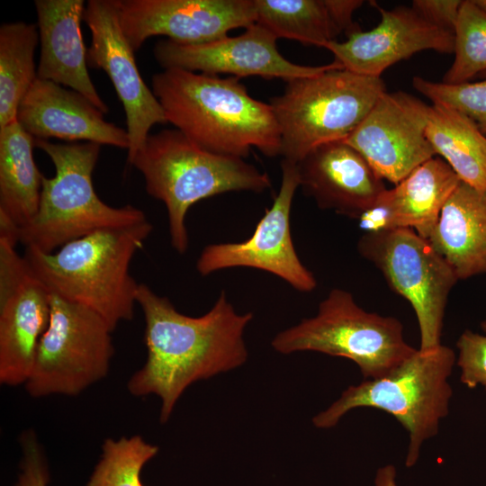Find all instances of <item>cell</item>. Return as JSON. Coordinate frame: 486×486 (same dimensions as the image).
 Instances as JSON below:
<instances>
[{
    "instance_id": "3957f363",
    "label": "cell",
    "mask_w": 486,
    "mask_h": 486,
    "mask_svg": "<svg viewBox=\"0 0 486 486\" xmlns=\"http://www.w3.org/2000/svg\"><path fill=\"white\" fill-rule=\"evenodd\" d=\"M152 230L146 220L94 231L52 253L28 247L22 256L50 293L92 310L113 330L134 316L139 284L130 266Z\"/></svg>"
},
{
    "instance_id": "7402d4cb",
    "label": "cell",
    "mask_w": 486,
    "mask_h": 486,
    "mask_svg": "<svg viewBox=\"0 0 486 486\" xmlns=\"http://www.w3.org/2000/svg\"><path fill=\"white\" fill-rule=\"evenodd\" d=\"M427 239L458 280L486 274V189L461 181Z\"/></svg>"
},
{
    "instance_id": "8fae6325",
    "label": "cell",
    "mask_w": 486,
    "mask_h": 486,
    "mask_svg": "<svg viewBox=\"0 0 486 486\" xmlns=\"http://www.w3.org/2000/svg\"><path fill=\"white\" fill-rule=\"evenodd\" d=\"M281 186L253 234L241 242L206 246L196 261V270L206 276L233 267H250L273 274L302 292L317 287L313 274L302 264L291 234L290 215L300 186L297 165L283 159Z\"/></svg>"
},
{
    "instance_id": "ba28073f",
    "label": "cell",
    "mask_w": 486,
    "mask_h": 486,
    "mask_svg": "<svg viewBox=\"0 0 486 486\" xmlns=\"http://www.w3.org/2000/svg\"><path fill=\"white\" fill-rule=\"evenodd\" d=\"M272 346L282 354L315 351L347 358L367 380L389 374L416 350L404 339L399 320L364 310L338 288L320 303L316 316L279 332Z\"/></svg>"
},
{
    "instance_id": "484cf974",
    "label": "cell",
    "mask_w": 486,
    "mask_h": 486,
    "mask_svg": "<svg viewBox=\"0 0 486 486\" xmlns=\"http://www.w3.org/2000/svg\"><path fill=\"white\" fill-rule=\"evenodd\" d=\"M38 27L23 22L0 26V128L16 120L18 107L36 79Z\"/></svg>"
},
{
    "instance_id": "cb8c5ba5",
    "label": "cell",
    "mask_w": 486,
    "mask_h": 486,
    "mask_svg": "<svg viewBox=\"0 0 486 486\" xmlns=\"http://www.w3.org/2000/svg\"><path fill=\"white\" fill-rule=\"evenodd\" d=\"M426 136L462 182L486 189V136L462 112L440 104L428 112Z\"/></svg>"
},
{
    "instance_id": "30bf717a",
    "label": "cell",
    "mask_w": 486,
    "mask_h": 486,
    "mask_svg": "<svg viewBox=\"0 0 486 486\" xmlns=\"http://www.w3.org/2000/svg\"><path fill=\"white\" fill-rule=\"evenodd\" d=\"M357 248L410 303L418 323L419 348L439 346L448 295L458 281L448 263L411 229L365 233Z\"/></svg>"
},
{
    "instance_id": "603a6c76",
    "label": "cell",
    "mask_w": 486,
    "mask_h": 486,
    "mask_svg": "<svg viewBox=\"0 0 486 486\" xmlns=\"http://www.w3.org/2000/svg\"><path fill=\"white\" fill-rule=\"evenodd\" d=\"M35 139L15 120L0 128V220L27 223L39 206L42 178L33 157Z\"/></svg>"
},
{
    "instance_id": "836d02e7",
    "label": "cell",
    "mask_w": 486,
    "mask_h": 486,
    "mask_svg": "<svg viewBox=\"0 0 486 486\" xmlns=\"http://www.w3.org/2000/svg\"><path fill=\"white\" fill-rule=\"evenodd\" d=\"M475 4H477L481 9L486 12V0H473Z\"/></svg>"
},
{
    "instance_id": "4fadbf2b",
    "label": "cell",
    "mask_w": 486,
    "mask_h": 486,
    "mask_svg": "<svg viewBox=\"0 0 486 486\" xmlns=\"http://www.w3.org/2000/svg\"><path fill=\"white\" fill-rule=\"evenodd\" d=\"M120 23L134 51L153 36L198 45L256 22L254 0H115Z\"/></svg>"
},
{
    "instance_id": "277c9868",
    "label": "cell",
    "mask_w": 486,
    "mask_h": 486,
    "mask_svg": "<svg viewBox=\"0 0 486 486\" xmlns=\"http://www.w3.org/2000/svg\"><path fill=\"white\" fill-rule=\"evenodd\" d=\"M128 163L143 176L147 193L164 202L170 243L179 254L188 248L185 220L194 203L228 192L263 193L272 186L269 176L244 158L208 151L176 129L149 134Z\"/></svg>"
},
{
    "instance_id": "e0dca14e",
    "label": "cell",
    "mask_w": 486,
    "mask_h": 486,
    "mask_svg": "<svg viewBox=\"0 0 486 486\" xmlns=\"http://www.w3.org/2000/svg\"><path fill=\"white\" fill-rule=\"evenodd\" d=\"M374 6L381 15L376 27L353 32L345 41L332 40L323 46L343 68L381 76L391 66L422 50L454 53V32L428 22L412 7L387 10L375 3Z\"/></svg>"
},
{
    "instance_id": "1f68e13d",
    "label": "cell",
    "mask_w": 486,
    "mask_h": 486,
    "mask_svg": "<svg viewBox=\"0 0 486 486\" xmlns=\"http://www.w3.org/2000/svg\"><path fill=\"white\" fill-rule=\"evenodd\" d=\"M463 2L462 0H414L411 7L433 25L454 32Z\"/></svg>"
},
{
    "instance_id": "d4e9b609",
    "label": "cell",
    "mask_w": 486,
    "mask_h": 486,
    "mask_svg": "<svg viewBox=\"0 0 486 486\" xmlns=\"http://www.w3.org/2000/svg\"><path fill=\"white\" fill-rule=\"evenodd\" d=\"M256 22L277 39L322 47L344 29L330 0H254Z\"/></svg>"
},
{
    "instance_id": "4316f807",
    "label": "cell",
    "mask_w": 486,
    "mask_h": 486,
    "mask_svg": "<svg viewBox=\"0 0 486 486\" xmlns=\"http://www.w3.org/2000/svg\"><path fill=\"white\" fill-rule=\"evenodd\" d=\"M158 452V446L146 442L140 436L107 438L87 486H144L141 470Z\"/></svg>"
},
{
    "instance_id": "6da1fadb",
    "label": "cell",
    "mask_w": 486,
    "mask_h": 486,
    "mask_svg": "<svg viewBox=\"0 0 486 486\" xmlns=\"http://www.w3.org/2000/svg\"><path fill=\"white\" fill-rule=\"evenodd\" d=\"M137 305L145 319L147 359L127 388L133 396L153 394L160 399L162 424L189 385L246 362L244 331L253 314L238 313L225 292L200 317L179 312L166 297L145 284H139Z\"/></svg>"
},
{
    "instance_id": "5bb4252c",
    "label": "cell",
    "mask_w": 486,
    "mask_h": 486,
    "mask_svg": "<svg viewBox=\"0 0 486 486\" xmlns=\"http://www.w3.org/2000/svg\"><path fill=\"white\" fill-rule=\"evenodd\" d=\"M83 21L91 32L87 65L107 74L124 109L129 162L144 145L150 129L167 122L166 115L138 69L135 51L123 34L115 0L88 1Z\"/></svg>"
},
{
    "instance_id": "f546056e",
    "label": "cell",
    "mask_w": 486,
    "mask_h": 486,
    "mask_svg": "<svg viewBox=\"0 0 486 486\" xmlns=\"http://www.w3.org/2000/svg\"><path fill=\"white\" fill-rule=\"evenodd\" d=\"M456 346L461 382L468 388L481 384L486 389V335L465 330L459 337Z\"/></svg>"
},
{
    "instance_id": "52a82bcc",
    "label": "cell",
    "mask_w": 486,
    "mask_h": 486,
    "mask_svg": "<svg viewBox=\"0 0 486 486\" xmlns=\"http://www.w3.org/2000/svg\"><path fill=\"white\" fill-rule=\"evenodd\" d=\"M386 92L381 76L337 65L320 74L286 81L270 100L281 131V156L297 164L314 148L346 140Z\"/></svg>"
},
{
    "instance_id": "2e32d148",
    "label": "cell",
    "mask_w": 486,
    "mask_h": 486,
    "mask_svg": "<svg viewBox=\"0 0 486 486\" xmlns=\"http://www.w3.org/2000/svg\"><path fill=\"white\" fill-rule=\"evenodd\" d=\"M277 38L257 22L238 36H226L198 45H182L167 39L153 49L164 68H181L210 75L228 74L238 78L261 76L285 82L320 74L337 65L303 66L286 59L278 50Z\"/></svg>"
},
{
    "instance_id": "9a60e30c",
    "label": "cell",
    "mask_w": 486,
    "mask_h": 486,
    "mask_svg": "<svg viewBox=\"0 0 486 486\" xmlns=\"http://www.w3.org/2000/svg\"><path fill=\"white\" fill-rule=\"evenodd\" d=\"M428 107L405 92L386 91L345 141L380 177L397 184L436 156L426 136Z\"/></svg>"
},
{
    "instance_id": "7a4b0ae2",
    "label": "cell",
    "mask_w": 486,
    "mask_h": 486,
    "mask_svg": "<svg viewBox=\"0 0 486 486\" xmlns=\"http://www.w3.org/2000/svg\"><path fill=\"white\" fill-rule=\"evenodd\" d=\"M166 122L199 147L245 158L252 148L281 156V131L270 104L253 98L236 76L181 68L152 76Z\"/></svg>"
},
{
    "instance_id": "83f0119b",
    "label": "cell",
    "mask_w": 486,
    "mask_h": 486,
    "mask_svg": "<svg viewBox=\"0 0 486 486\" xmlns=\"http://www.w3.org/2000/svg\"><path fill=\"white\" fill-rule=\"evenodd\" d=\"M454 59L443 83L462 84L486 71V12L473 0L461 6L454 30Z\"/></svg>"
},
{
    "instance_id": "ac0fdd59",
    "label": "cell",
    "mask_w": 486,
    "mask_h": 486,
    "mask_svg": "<svg viewBox=\"0 0 486 486\" xmlns=\"http://www.w3.org/2000/svg\"><path fill=\"white\" fill-rule=\"evenodd\" d=\"M300 186L318 207L358 219L383 194V179L345 140L314 148L297 164Z\"/></svg>"
},
{
    "instance_id": "d6a6232c",
    "label": "cell",
    "mask_w": 486,
    "mask_h": 486,
    "mask_svg": "<svg viewBox=\"0 0 486 486\" xmlns=\"http://www.w3.org/2000/svg\"><path fill=\"white\" fill-rule=\"evenodd\" d=\"M396 469L392 465H386L377 471L374 484L375 486H397Z\"/></svg>"
},
{
    "instance_id": "8992f818",
    "label": "cell",
    "mask_w": 486,
    "mask_h": 486,
    "mask_svg": "<svg viewBox=\"0 0 486 486\" xmlns=\"http://www.w3.org/2000/svg\"><path fill=\"white\" fill-rule=\"evenodd\" d=\"M455 362L454 352L440 344L415 352L389 374L349 386L312 422L320 428L336 426L349 410L368 407L392 415L409 434L406 466L418 459L423 443L438 432L446 417L453 394L448 378Z\"/></svg>"
},
{
    "instance_id": "5b68a950",
    "label": "cell",
    "mask_w": 486,
    "mask_h": 486,
    "mask_svg": "<svg viewBox=\"0 0 486 486\" xmlns=\"http://www.w3.org/2000/svg\"><path fill=\"white\" fill-rule=\"evenodd\" d=\"M35 147L50 157L55 175L42 178L35 215L21 227L0 220V235L25 248L52 253L94 231L147 220L140 209L130 204L113 207L96 194L92 175L101 145L94 142L60 144L35 140Z\"/></svg>"
},
{
    "instance_id": "44dd1931",
    "label": "cell",
    "mask_w": 486,
    "mask_h": 486,
    "mask_svg": "<svg viewBox=\"0 0 486 486\" xmlns=\"http://www.w3.org/2000/svg\"><path fill=\"white\" fill-rule=\"evenodd\" d=\"M460 182L444 159L433 157L383 192L373 205V220L382 232L411 229L428 238Z\"/></svg>"
},
{
    "instance_id": "9c48e42d",
    "label": "cell",
    "mask_w": 486,
    "mask_h": 486,
    "mask_svg": "<svg viewBox=\"0 0 486 486\" xmlns=\"http://www.w3.org/2000/svg\"><path fill=\"white\" fill-rule=\"evenodd\" d=\"M112 329L92 310L50 293V318L25 385L35 398L76 396L104 378Z\"/></svg>"
},
{
    "instance_id": "f1b7e54d",
    "label": "cell",
    "mask_w": 486,
    "mask_h": 486,
    "mask_svg": "<svg viewBox=\"0 0 486 486\" xmlns=\"http://www.w3.org/2000/svg\"><path fill=\"white\" fill-rule=\"evenodd\" d=\"M479 82L446 84L414 76V88L432 104L451 107L470 118L486 136V71Z\"/></svg>"
},
{
    "instance_id": "7c38bea8",
    "label": "cell",
    "mask_w": 486,
    "mask_h": 486,
    "mask_svg": "<svg viewBox=\"0 0 486 486\" xmlns=\"http://www.w3.org/2000/svg\"><path fill=\"white\" fill-rule=\"evenodd\" d=\"M0 235V382L25 384L50 318V293Z\"/></svg>"
},
{
    "instance_id": "d6986e66",
    "label": "cell",
    "mask_w": 486,
    "mask_h": 486,
    "mask_svg": "<svg viewBox=\"0 0 486 486\" xmlns=\"http://www.w3.org/2000/svg\"><path fill=\"white\" fill-rule=\"evenodd\" d=\"M104 115L81 94L37 78L18 107L16 121L35 140H84L128 151L127 130L106 122Z\"/></svg>"
},
{
    "instance_id": "ffe728a7",
    "label": "cell",
    "mask_w": 486,
    "mask_h": 486,
    "mask_svg": "<svg viewBox=\"0 0 486 486\" xmlns=\"http://www.w3.org/2000/svg\"><path fill=\"white\" fill-rule=\"evenodd\" d=\"M34 4L40 45L38 78L68 87L108 112L87 70L81 32L86 4L83 0H35Z\"/></svg>"
},
{
    "instance_id": "e575fe53",
    "label": "cell",
    "mask_w": 486,
    "mask_h": 486,
    "mask_svg": "<svg viewBox=\"0 0 486 486\" xmlns=\"http://www.w3.org/2000/svg\"><path fill=\"white\" fill-rule=\"evenodd\" d=\"M481 326H482V330H483V331L485 332V334H486V320L483 321V322H482Z\"/></svg>"
},
{
    "instance_id": "4dcf8cb0",
    "label": "cell",
    "mask_w": 486,
    "mask_h": 486,
    "mask_svg": "<svg viewBox=\"0 0 486 486\" xmlns=\"http://www.w3.org/2000/svg\"><path fill=\"white\" fill-rule=\"evenodd\" d=\"M21 445L23 454L15 486H47L48 468L34 432H24L21 437Z\"/></svg>"
}]
</instances>
